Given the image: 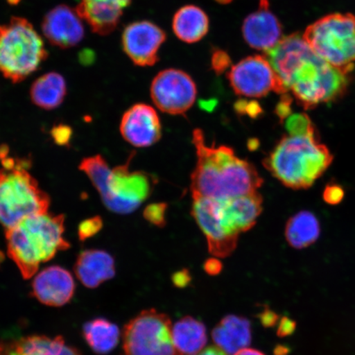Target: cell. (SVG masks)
<instances>
[{"label":"cell","instance_id":"obj_38","mask_svg":"<svg viewBox=\"0 0 355 355\" xmlns=\"http://www.w3.org/2000/svg\"><path fill=\"white\" fill-rule=\"evenodd\" d=\"M222 268V265L218 260L216 259H211L207 260L204 264V269L209 275H217L218 274Z\"/></svg>","mask_w":355,"mask_h":355},{"label":"cell","instance_id":"obj_31","mask_svg":"<svg viewBox=\"0 0 355 355\" xmlns=\"http://www.w3.org/2000/svg\"><path fill=\"white\" fill-rule=\"evenodd\" d=\"M211 69L217 75L225 72L232 66V59L227 52L216 49L212 52L211 60Z\"/></svg>","mask_w":355,"mask_h":355},{"label":"cell","instance_id":"obj_1","mask_svg":"<svg viewBox=\"0 0 355 355\" xmlns=\"http://www.w3.org/2000/svg\"><path fill=\"white\" fill-rule=\"evenodd\" d=\"M265 53L285 91L305 110L340 99L347 91V73L318 56L299 33L282 37Z\"/></svg>","mask_w":355,"mask_h":355},{"label":"cell","instance_id":"obj_8","mask_svg":"<svg viewBox=\"0 0 355 355\" xmlns=\"http://www.w3.org/2000/svg\"><path fill=\"white\" fill-rule=\"evenodd\" d=\"M306 42L322 59L348 73L355 62V15L332 13L308 26Z\"/></svg>","mask_w":355,"mask_h":355},{"label":"cell","instance_id":"obj_13","mask_svg":"<svg viewBox=\"0 0 355 355\" xmlns=\"http://www.w3.org/2000/svg\"><path fill=\"white\" fill-rule=\"evenodd\" d=\"M166 40V33L153 22L135 21L124 29L122 46L135 65L153 66L159 60V51Z\"/></svg>","mask_w":355,"mask_h":355},{"label":"cell","instance_id":"obj_23","mask_svg":"<svg viewBox=\"0 0 355 355\" xmlns=\"http://www.w3.org/2000/svg\"><path fill=\"white\" fill-rule=\"evenodd\" d=\"M176 37L187 43H195L205 37L209 30V19L201 8L187 6L180 8L173 19Z\"/></svg>","mask_w":355,"mask_h":355},{"label":"cell","instance_id":"obj_9","mask_svg":"<svg viewBox=\"0 0 355 355\" xmlns=\"http://www.w3.org/2000/svg\"><path fill=\"white\" fill-rule=\"evenodd\" d=\"M123 355H181L172 336V323L166 314L144 310L123 328Z\"/></svg>","mask_w":355,"mask_h":355},{"label":"cell","instance_id":"obj_16","mask_svg":"<svg viewBox=\"0 0 355 355\" xmlns=\"http://www.w3.org/2000/svg\"><path fill=\"white\" fill-rule=\"evenodd\" d=\"M82 20L76 10L68 6H56L44 16L42 32L53 46L73 48L83 41L85 35Z\"/></svg>","mask_w":355,"mask_h":355},{"label":"cell","instance_id":"obj_27","mask_svg":"<svg viewBox=\"0 0 355 355\" xmlns=\"http://www.w3.org/2000/svg\"><path fill=\"white\" fill-rule=\"evenodd\" d=\"M83 335L93 352L104 355L117 347L121 333L116 324L106 318H97L84 324Z\"/></svg>","mask_w":355,"mask_h":355},{"label":"cell","instance_id":"obj_12","mask_svg":"<svg viewBox=\"0 0 355 355\" xmlns=\"http://www.w3.org/2000/svg\"><path fill=\"white\" fill-rule=\"evenodd\" d=\"M192 216L205 235L212 256L227 257L237 247L239 235L222 219L218 200L193 196Z\"/></svg>","mask_w":355,"mask_h":355},{"label":"cell","instance_id":"obj_5","mask_svg":"<svg viewBox=\"0 0 355 355\" xmlns=\"http://www.w3.org/2000/svg\"><path fill=\"white\" fill-rule=\"evenodd\" d=\"M79 168L98 191L105 206L118 214L136 211L150 197L157 183L148 173L130 171V162L110 168L101 155L83 159Z\"/></svg>","mask_w":355,"mask_h":355},{"label":"cell","instance_id":"obj_37","mask_svg":"<svg viewBox=\"0 0 355 355\" xmlns=\"http://www.w3.org/2000/svg\"><path fill=\"white\" fill-rule=\"evenodd\" d=\"M261 322L265 327H273L277 323L278 316L277 313L272 312V310H266L264 313L261 314Z\"/></svg>","mask_w":355,"mask_h":355},{"label":"cell","instance_id":"obj_25","mask_svg":"<svg viewBox=\"0 0 355 355\" xmlns=\"http://www.w3.org/2000/svg\"><path fill=\"white\" fill-rule=\"evenodd\" d=\"M67 94L65 79L61 74L51 72L42 75L33 83L31 99L38 107L51 110L63 103Z\"/></svg>","mask_w":355,"mask_h":355},{"label":"cell","instance_id":"obj_14","mask_svg":"<svg viewBox=\"0 0 355 355\" xmlns=\"http://www.w3.org/2000/svg\"><path fill=\"white\" fill-rule=\"evenodd\" d=\"M124 140L137 148H148L162 137V123L157 111L146 104H136L123 114L121 127Z\"/></svg>","mask_w":355,"mask_h":355},{"label":"cell","instance_id":"obj_11","mask_svg":"<svg viewBox=\"0 0 355 355\" xmlns=\"http://www.w3.org/2000/svg\"><path fill=\"white\" fill-rule=\"evenodd\" d=\"M150 96L162 112L184 115L196 101V84L184 71L163 70L153 79Z\"/></svg>","mask_w":355,"mask_h":355},{"label":"cell","instance_id":"obj_20","mask_svg":"<svg viewBox=\"0 0 355 355\" xmlns=\"http://www.w3.org/2000/svg\"><path fill=\"white\" fill-rule=\"evenodd\" d=\"M0 355H82L59 336H29L0 343Z\"/></svg>","mask_w":355,"mask_h":355},{"label":"cell","instance_id":"obj_29","mask_svg":"<svg viewBox=\"0 0 355 355\" xmlns=\"http://www.w3.org/2000/svg\"><path fill=\"white\" fill-rule=\"evenodd\" d=\"M167 209L166 203H153L146 207L144 212V218L150 223L163 227L165 226L166 213Z\"/></svg>","mask_w":355,"mask_h":355},{"label":"cell","instance_id":"obj_3","mask_svg":"<svg viewBox=\"0 0 355 355\" xmlns=\"http://www.w3.org/2000/svg\"><path fill=\"white\" fill-rule=\"evenodd\" d=\"M64 230V216L48 212L28 217L6 230L8 255L22 277L32 278L40 265L51 260L60 251L69 250Z\"/></svg>","mask_w":355,"mask_h":355},{"label":"cell","instance_id":"obj_28","mask_svg":"<svg viewBox=\"0 0 355 355\" xmlns=\"http://www.w3.org/2000/svg\"><path fill=\"white\" fill-rule=\"evenodd\" d=\"M286 125L290 135H304L316 132L309 115L304 113L291 114L286 119Z\"/></svg>","mask_w":355,"mask_h":355},{"label":"cell","instance_id":"obj_18","mask_svg":"<svg viewBox=\"0 0 355 355\" xmlns=\"http://www.w3.org/2000/svg\"><path fill=\"white\" fill-rule=\"evenodd\" d=\"M131 3L132 0H80L75 10L93 33L107 35L116 29L124 8Z\"/></svg>","mask_w":355,"mask_h":355},{"label":"cell","instance_id":"obj_30","mask_svg":"<svg viewBox=\"0 0 355 355\" xmlns=\"http://www.w3.org/2000/svg\"><path fill=\"white\" fill-rule=\"evenodd\" d=\"M103 227V220L101 216L92 217L82 222L78 226V237L80 241H86L87 239L95 236Z\"/></svg>","mask_w":355,"mask_h":355},{"label":"cell","instance_id":"obj_32","mask_svg":"<svg viewBox=\"0 0 355 355\" xmlns=\"http://www.w3.org/2000/svg\"><path fill=\"white\" fill-rule=\"evenodd\" d=\"M345 190L337 184H328L323 190L322 198L329 205H338L343 201Z\"/></svg>","mask_w":355,"mask_h":355},{"label":"cell","instance_id":"obj_26","mask_svg":"<svg viewBox=\"0 0 355 355\" xmlns=\"http://www.w3.org/2000/svg\"><path fill=\"white\" fill-rule=\"evenodd\" d=\"M321 225L313 212L301 211L288 219L286 226V239L295 250H303L318 241Z\"/></svg>","mask_w":355,"mask_h":355},{"label":"cell","instance_id":"obj_21","mask_svg":"<svg viewBox=\"0 0 355 355\" xmlns=\"http://www.w3.org/2000/svg\"><path fill=\"white\" fill-rule=\"evenodd\" d=\"M74 272L84 286L96 288L115 276L114 257L103 250L83 251L75 263Z\"/></svg>","mask_w":355,"mask_h":355},{"label":"cell","instance_id":"obj_4","mask_svg":"<svg viewBox=\"0 0 355 355\" xmlns=\"http://www.w3.org/2000/svg\"><path fill=\"white\" fill-rule=\"evenodd\" d=\"M333 155L320 143L316 132L282 137L263 161L266 170L286 187L307 189L321 178Z\"/></svg>","mask_w":355,"mask_h":355},{"label":"cell","instance_id":"obj_19","mask_svg":"<svg viewBox=\"0 0 355 355\" xmlns=\"http://www.w3.org/2000/svg\"><path fill=\"white\" fill-rule=\"evenodd\" d=\"M218 201L222 218L239 235L254 227L263 211V197L257 192Z\"/></svg>","mask_w":355,"mask_h":355},{"label":"cell","instance_id":"obj_41","mask_svg":"<svg viewBox=\"0 0 355 355\" xmlns=\"http://www.w3.org/2000/svg\"><path fill=\"white\" fill-rule=\"evenodd\" d=\"M216 1L220 3H227L232 1V0H216Z\"/></svg>","mask_w":355,"mask_h":355},{"label":"cell","instance_id":"obj_2","mask_svg":"<svg viewBox=\"0 0 355 355\" xmlns=\"http://www.w3.org/2000/svg\"><path fill=\"white\" fill-rule=\"evenodd\" d=\"M197 165L191 175L193 196L229 199L257 192L263 180L251 163L226 146H208L201 130L193 132Z\"/></svg>","mask_w":355,"mask_h":355},{"label":"cell","instance_id":"obj_33","mask_svg":"<svg viewBox=\"0 0 355 355\" xmlns=\"http://www.w3.org/2000/svg\"><path fill=\"white\" fill-rule=\"evenodd\" d=\"M51 135L58 145L66 146L69 144L71 139H72V128L65 125V124H59V125L53 128Z\"/></svg>","mask_w":355,"mask_h":355},{"label":"cell","instance_id":"obj_7","mask_svg":"<svg viewBox=\"0 0 355 355\" xmlns=\"http://www.w3.org/2000/svg\"><path fill=\"white\" fill-rule=\"evenodd\" d=\"M47 57L41 35L28 19L12 17L0 26V73L12 83L28 78Z\"/></svg>","mask_w":355,"mask_h":355},{"label":"cell","instance_id":"obj_15","mask_svg":"<svg viewBox=\"0 0 355 355\" xmlns=\"http://www.w3.org/2000/svg\"><path fill=\"white\" fill-rule=\"evenodd\" d=\"M76 284L68 270L51 266L35 275L32 284L34 298L50 307H62L73 298Z\"/></svg>","mask_w":355,"mask_h":355},{"label":"cell","instance_id":"obj_17","mask_svg":"<svg viewBox=\"0 0 355 355\" xmlns=\"http://www.w3.org/2000/svg\"><path fill=\"white\" fill-rule=\"evenodd\" d=\"M242 32L248 46L265 52L272 50L282 38V26L270 10L268 0H261L259 10L243 21Z\"/></svg>","mask_w":355,"mask_h":355},{"label":"cell","instance_id":"obj_40","mask_svg":"<svg viewBox=\"0 0 355 355\" xmlns=\"http://www.w3.org/2000/svg\"><path fill=\"white\" fill-rule=\"evenodd\" d=\"M234 355H265L263 352H259V350L250 349V348H244L241 350H239L236 354Z\"/></svg>","mask_w":355,"mask_h":355},{"label":"cell","instance_id":"obj_35","mask_svg":"<svg viewBox=\"0 0 355 355\" xmlns=\"http://www.w3.org/2000/svg\"><path fill=\"white\" fill-rule=\"evenodd\" d=\"M296 324L290 318H283L281 323H279L277 334L279 336H286L292 334L295 331Z\"/></svg>","mask_w":355,"mask_h":355},{"label":"cell","instance_id":"obj_36","mask_svg":"<svg viewBox=\"0 0 355 355\" xmlns=\"http://www.w3.org/2000/svg\"><path fill=\"white\" fill-rule=\"evenodd\" d=\"M173 282L177 287L183 288L187 286L191 281L190 275L188 270H182V272H176L173 276Z\"/></svg>","mask_w":355,"mask_h":355},{"label":"cell","instance_id":"obj_39","mask_svg":"<svg viewBox=\"0 0 355 355\" xmlns=\"http://www.w3.org/2000/svg\"><path fill=\"white\" fill-rule=\"evenodd\" d=\"M197 355H228L225 352H223L221 349L218 347V346H210V347H207L205 349H202L201 352H200Z\"/></svg>","mask_w":355,"mask_h":355},{"label":"cell","instance_id":"obj_22","mask_svg":"<svg viewBox=\"0 0 355 355\" xmlns=\"http://www.w3.org/2000/svg\"><path fill=\"white\" fill-rule=\"evenodd\" d=\"M216 346L228 355H234L251 343V323L247 318L228 315L212 331Z\"/></svg>","mask_w":355,"mask_h":355},{"label":"cell","instance_id":"obj_10","mask_svg":"<svg viewBox=\"0 0 355 355\" xmlns=\"http://www.w3.org/2000/svg\"><path fill=\"white\" fill-rule=\"evenodd\" d=\"M227 78L239 96L260 98L272 91L286 94L272 66L264 56H248L239 62L229 71Z\"/></svg>","mask_w":355,"mask_h":355},{"label":"cell","instance_id":"obj_24","mask_svg":"<svg viewBox=\"0 0 355 355\" xmlns=\"http://www.w3.org/2000/svg\"><path fill=\"white\" fill-rule=\"evenodd\" d=\"M173 340L181 355H197L207 341V329L202 322L193 317L181 318L172 327Z\"/></svg>","mask_w":355,"mask_h":355},{"label":"cell","instance_id":"obj_34","mask_svg":"<svg viewBox=\"0 0 355 355\" xmlns=\"http://www.w3.org/2000/svg\"><path fill=\"white\" fill-rule=\"evenodd\" d=\"M292 99L290 96L286 94L282 95L281 101L279 102L276 108L277 116L281 121H285L292 113L291 110Z\"/></svg>","mask_w":355,"mask_h":355},{"label":"cell","instance_id":"obj_6","mask_svg":"<svg viewBox=\"0 0 355 355\" xmlns=\"http://www.w3.org/2000/svg\"><path fill=\"white\" fill-rule=\"evenodd\" d=\"M0 224L10 229L28 217L47 213L51 198L29 174L26 162L2 159Z\"/></svg>","mask_w":355,"mask_h":355}]
</instances>
